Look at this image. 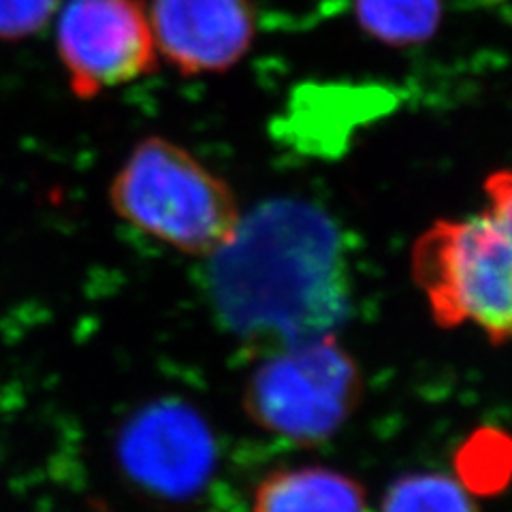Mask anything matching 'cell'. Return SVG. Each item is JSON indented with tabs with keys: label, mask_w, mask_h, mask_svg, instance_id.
Wrapping results in <instances>:
<instances>
[{
	"label": "cell",
	"mask_w": 512,
	"mask_h": 512,
	"mask_svg": "<svg viewBox=\"0 0 512 512\" xmlns=\"http://www.w3.org/2000/svg\"><path fill=\"white\" fill-rule=\"evenodd\" d=\"M340 239L331 218L303 201L278 199L239 218L233 237L210 256L220 310L297 342L325 335L346 297Z\"/></svg>",
	"instance_id": "cell-1"
},
{
	"label": "cell",
	"mask_w": 512,
	"mask_h": 512,
	"mask_svg": "<svg viewBox=\"0 0 512 512\" xmlns=\"http://www.w3.org/2000/svg\"><path fill=\"white\" fill-rule=\"evenodd\" d=\"M487 207L461 220H438L416 239L410 269L442 329L474 325L493 346L510 338L512 186L506 171L485 184Z\"/></svg>",
	"instance_id": "cell-2"
},
{
	"label": "cell",
	"mask_w": 512,
	"mask_h": 512,
	"mask_svg": "<svg viewBox=\"0 0 512 512\" xmlns=\"http://www.w3.org/2000/svg\"><path fill=\"white\" fill-rule=\"evenodd\" d=\"M116 214L192 256H212L239 224L237 201L218 175L163 137L143 139L109 190Z\"/></svg>",
	"instance_id": "cell-3"
},
{
	"label": "cell",
	"mask_w": 512,
	"mask_h": 512,
	"mask_svg": "<svg viewBox=\"0 0 512 512\" xmlns=\"http://www.w3.org/2000/svg\"><path fill=\"white\" fill-rule=\"evenodd\" d=\"M359 397V365L325 333L259 365L244 404L256 425L308 444L333 436L355 412Z\"/></svg>",
	"instance_id": "cell-4"
},
{
	"label": "cell",
	"mask_w": 512,
	"mask_h": 512,
	"mask_svg": "<svg viewBox=\"0 0 512 512\" xmlns=\"http://www.w3.org/2000/svg\"><path fill=\"white\" fill-rule=\"evenodd\" d=\"M58 56L79 99H94L156 64L148 13L137 0H69L56 28Z\"/></svg>",
	"instance_id": "cell-5"
},
{
	"label": "cell",
	"mask_w": 512,
	"mask_h": 512,
	"mask_svg": "<svg viewBox=\"0 0 512 512\" xmlns=\"http://www.w3.org/2000/svg\"><path fill=\"white\" fill-rule=\"evenodd\" d=\"M120 459L139 485L167 498L195 493L214 466V442L199 416L178 404H158L124 429Z\"/></svg>",
	"instance_id": "cell-6"
},
{
	"label": "cell",
	"mask_w": 512,
	"mask_h": 512,
	"mask_svg": "<svg viewBox=\"0 0 512 512\" xmlns=\"http://www.w3.org/2000/svg\"><path fill=\"white\" fill-rule=\"evenodd\" d=\"M148 20L156 52L184 75L231 69L254 39L248 0H154Z\"/></svg>",
	"instance_id": "cell-7"
},
{
	"label": "cell",
	"mask_w": 512,
	"mask_h": 512,
	"mask_svg": "<svg viewBox=\"0 0 512 512\" xmlns=\"http://www.w3.org/2000/svg\"><path fill=\"white\" fill-rule=\"evenodd\" d=\"M252 512H367V495L361 483L338 470L284 468L261 480Z\"/></svg>",
	"instance_id": "cell-8"
},
{
	"label": "cell",
	"mask_w": 512,
	"mask_h": 512,
	"mask_svg": "<svg viewBox=\"0 0 512 512\" xmlns=\"http://www.w3.org/2000/svg\"><path fill=\"white\" fill-rule=\"evenodd\" d=\"M357 20L367 35L382 43H423L440 26L442 0H357Z\"/></svg>",
	"instance_id": "cell-9"
},
{
	"label": "cell",
	"mask_w": 512,
	"mask_h": 512,
	"mask_svg": "<svg viewBox=\"0 0 512 512\" xmlns=\"http://www.w3.org/2000/svg\"><path fill=\"white\" fill-rule=\"evenodd\" d=\"M382 512H478V508L461 480L444 474H412L391 485Z\"/></svg>",
	"instance_id": "cell-10"
},
{
	"label": "cell",
	"mask_w": 512,
	"mask_h": 512,
	"mask_svg": "<svg viewBox=\"0 0 512 512\" xmlns=\"http://www.w3.org/2000/svg\"><path fill=\"white\" fill-rule=\"evenodd\" d=\"M60 0H0V39L37 35L54 18Z\"/></svg>",
	"instance_id": "cell-11"
}]
</instances>
